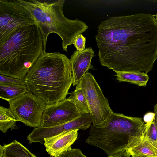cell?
<instances>
[{
  "mask_svg": "<svg viewBox=\"0 0 157 157\" xmlns=\"http://www.w3.org/2000/svg\"><path fill=\"white\" fill-rule=\"evenodd\" d=\"M78 130L63 132L55 136L45 138L44 143L47 152L50 156L58 157L71 148L77 139Z\"/></svg>",
  "mask_w": 157,
  "mask_h": 157,
  "instance_id": "obj_12",
  "label": "cell"
},
{
  "mask_svg": "<svg viewBox=\"0 0 157 157\" xmlns=\"http://www.w3.org/2000/svg\"><path fill=\"white\" fill-rule=\"evenodd\" d=\"M17 119L9 108L0 106V130L2 132L6 133L9 129H17Z\"/></svg>",
  "mask_w": 157,
  "mask_h": 157,
  "instance_id": "obj_17",
  "label": "cell"
},
{
  "mask_svg": "<svg viewBox=\"0 0 157 157\" xmlns=\"http://www.w3.org/2000/svg\"><path fill=\"white\" fill-rule=\"evenodd\" d=\"M29 92L46 105L66 98L73 83L70 60L58 52H43L24 78Z\"/></svg>",
  "mask_w": 157,
  "mask_h": 157,
  "instance_id": "obj_2",
  "label": "cell"
},
{
  "mask_svg": "<svg viewBox=\"0 0 157 157\" xmlns=\"http://www.w3.org/2000/svg\"><path fill=\"white\" fill-rule=\"evenodd\" d=\"M130 156L126 150H123L114 155H108V157H130Z\"/></svg>",
  "mask_w": 157,
  "mask_h": 157,
  "instance_id": "obj_23",
  "label": "cell"
},
{
  "mask_svg": "<svg viewBox=\"0 0 157 157\" xmlns=\"http://www.w3.org/2000/svg\"><path fill=\"white\" fill-rule=\"evenodd\" d=\"M0 157H2V156H0Z\"/></svg>",
  "mask_w": 157,
  "mask_h": 157,
  "instance_id": "obj_30",
  "label": "cell"
},
{
  "mask_svg": "<svg viewBox=\"0 0 157 157\" xmlns=\"http://www.w3.org/2000/svg\"><path fill=\"white\" fill-rule=\"evenodd\" d=\"M154 118L153 122L157 127V103L154 107Z\"/></svg>",
  "mask_w": 157,
  "mask_h": 157,
  "instance_id": "obj_25",
  "label": "cell"
},
{
  "mask_svg": "<svg viewBox=\"0 0 157 157\" xmlns=\"http://www.w3.org/2000/svg\"><path fill=\"white\" fill-rule=\"evenodd\" d=\"M92 121L89 113L82 114L78 117L67 123L48 127L40 126L34 129L27 136L29 144L39 142L43 144L45 138L52 137L64 132L80 129L86 130Z\"/></svg>",
  "mask_w": 157,
  "mask_h": 157,
  "instance_id": "obj_10",
  "label": "cell"
},
{
  "mask_svg": "<svg viewBox=\"0 0 157 157\" xmlns=\"http://www.w3.org/2000/svg\"></svg>",
  "mask_w": 157,
  "mask_h": 157,
  "instance_id": "obj_28",
  "label": "cell"
},
{
  "mask_svg": "<svg viewBox=\"0 0 157 157\" xmlns=\"http://www.w3.org/2000/svg\"><path fill=\"white\" fill-rule=\"evenodd\" d=\"M35 25L31 12L18 0H0V44L16 30Z\"/></svg>",
  "mask_w": 157,
  "mask_h": 157,
  "instance_id": "obj_6",
  "label": "cell"
},
{
  "mask_svg": "<svg viewBox=\"0 0 157 157\" xmlns=\"http://www.w3.org/2000/svg\"><path fill=\"white\" fill-rule=\"evenodd\" d=\"M0 156L3 157H36L16 140L8 144L0 145Z\"/></svg>",
  "mask_w": 157,
  "mask_h": 157,
  "instance_id": "obj_14",
  "label": "cell"
},
{
  "mask_svg": "<svg viewBox=\"0 0 157 157\" xmlns=\"http://www.w3.org/2000/svg\"><path fill=\"white\" fill-rule=\"evenodd\" d=\"M155 17H156L155 18L156 19V20H157V14L155 15Z\"/></svg>",
  "mask_w": 157,
  "mask_h": 157,
  "instance_id": "obj_27",
  "label": "cell"
},
{
  "mask_svg": "<svg viewBox=\"0 0 157 157\" xmlns=\"http://www.w3.org/2000/svg\"><path fill=\"white\" fill-rule=\"evenodd\" d=\"M126 150L132 157H157L154 147L144 131L141 136L132 139Z\"/></svg>",
  "mask_w": 157,
  "mask_h": 157,
  "instance_id": "obj_13",
  "label": "cell"
},
{
  "mask_svg": "<svg viewBox=\"0 0 157 157\" xmlns=\"http://www.w3.org/2000/svg\"><path fill=\"white\" fill-rule=\"evenodd\" d=\"M154 118V113H149L146 114L144 117V120L146 123L153 121Z\"/></svg>",
  "mask_w": 157,
  "mask_h": 157,
  "instance_id": "obj_24",
  "label": "cell"
},
{
  "mask_svg": "<svg viewBox=\"0 0 157 157\" xmlns=\"http://www.w3.org/2000/svg\"><path fill=\"white\" fill-rule=\"evenodd\" d=\"M0 84L6 85H26L24 79L0 74Z\"/></svg>",
  "mask_w": 157,
  "mask_h": 157,
  "instance_id": "obj_20",
  "label": "cell"
},
{
  "mask_svg": "<svg viewBox=\"0 0 157 157\" xmlns=\"http://www.w3.org/2000/svg\"><path fill=\"white\" fill-rule=\"evenodd\" d=\"M8 102L9 108L17 121L35 128L41 126L47 105L40 98L28 91Z\"/></svg>",
  "mask_w": 157,
  "mask_h": 157,
  "instance_id": "obj_8",
  "label": "cell"
},
{
  "mask_svg": "<svg viewBox=\"0 0 157 157\" xmlns=\"http://www.w3.org/2000/svg\"><path fill=\"white\" fill-rule=\"evenodd\" d=\"M85 95L92 125H104L113 113L94 76L88 71L79 83Z\"/></svg>",
  "mask_w": 157,
  "mask_h": 157,
  "instance_id": "obj_7",
  "label": "cell"
},
{
  "mask_svg": "<svg viewBox=\"0 0 157 157\" xmlns=\"http://www.w3.org/2000/svg\"><path fill=\"white\" fill-rule=\"evenodd\" d=\"M49 157H53L50 156Z\"/></svg>",
  "mask_w": 157,
  "mask_h": 157,
  "instance_id": "obj_29",
  "label": "cell"
},
{
  "mask_svg": "<svg viewBox=\"0 0 157 157\" xmlns=\"http://www.w3.org/2000/svg\"><path fill=\"white\" fill-rule=\"evenodd\" d=\"M95 36L99 62L116 72L147 73L157 59V20L140 13L113 16L102 22Z\"/></svg>",
  "mask_w": 157,
  "mask_h": 157,
  "instance_id": "obj_1",
  "label": "cell"
},
{
  "mask_svg": "<svg viewBox=\"0 0 157 157\" xmlns=\"http://www.w3.org/2000/svg\"><path fill=\"white\" fill-rule=\"evenodd\" d=\"M28 91L26 85L0 84V98L8 102L15 99Z\"/></svg>",
  "mask_w": 157,
  "mask_h": 157,
  "instance_id": "obj_15",
  "label": "cell"
},
{
  "mask_svg": "<svg viewBox=\"0 0 157 157\" xmlns=\"http://www.w3.org/2000/svg\"><path fill=\"white\" fill-rule=\"evenodd\" d=\"M44 52L43 37L37 25L16 30L0 44V74L24 79Z\"/></svg>",
  "mask_w": 157,
  "mask_h": 157,
  "instance_id": "obj_3",
  "label": "cell"
},
{
  "mask_svg": "<svg viewBox=\"0 0 157 157\" xmlns=\"http://www.w3.org/2000/svg\"><path fill=\"white\" fill-rule=\"evenodd\" d=\"M18 0L30 11L37 22L43 37L44 52L51 33H55L61 38L63 50L67 52V47L73 44L75 37L88 29L82 21L65 17L63 9L65 0Z\"/></svg>",
  "mask_w": 157,
  "mask_h": 157,
  "instance_id": "obj_4",
  "label": "cell"
},
{
  "mask_svg": "<svg viewBox=\"0 0 157 157\" xmlns=\"http://www.w3.org/2000/svg\"><path fill=\"white\" fill-rule=\"evenodd\" d=\"M153 146L154 147L155 151H156V153L157 154V144H153Z\"/></svg>",
  "mask_w": 157,
  "mask_h": 157,
  "instance_id": "obj_26",
  "label": "cell"
},
{
  "mask_svg": "<svg viewBox=\"0 0 157 157\" xmlns=\"http://www.w3.org/2000/svg\"><path fill=\"white\" fill-rule=\"evenodd\" d=\"M70 94L68 98L73 101L80 112L81 114L89 113L86 98L79 83L76 85L75 90Z\"/></svg>",
  "mask_w": 157,
  "mask_h": 157,
  "instance_id": "obj_18",
  "label": "cell"
},
{
  "mask_svg": "<svg viewBox=\"0 0 157 157\" xmlns=\"http://www.w3.org/2000/svg\"><path fill=\"white\" fill-rule=\"evenodd\" d=\"M58 157H87L79 149H69Z\"/></svg>",
  "mask_w": 157,
  "mask_h": 157,
  "instance_id": "obj_22",
  "label": "cell"
},
{
  "mask_svg": "<svg viewBox=\"0 0 157 157\" xmlns=\"http://www.w3.org/2000/svg\"><path fill=\"white\" fill-rule=\"evenodd\" d=\"M144 132L148 140L151 143L157 144V127L153 121L146 123Z\"/></svg>",
  "mask_w": 157,
  "mask_h": 157,
  "instance_id": "obj_19",
  "label": "cell"
},
{
  "mask_svg": "<svg viewBox=\"0 0 157 157\" xmlns=\"http://www.w3.org/2000/svg\"><path fill=\"white\" fill-rule=\"evenodd\" d=\"M94 52L92 48L89 47L82 51L76 50L71 56L70 60L73 78V86L79 83L89 70L94 69L91 61L94 56Z\"/></svg>",
  "mask_w": 157,
  "mask_h": 157,
  "instance_id": "obj_11",
  "label": "cell"
},
{
  "mask_svg": "<svg viewBox=\"0 0 157 157\" xmlns=\"http://www.w3.org/2000/svg\"><path fill=\"white\" fill-rule=\"evenodd\" d=\"M117 79L120 82H126L145 86L148 80L147 73L144 72H116Z\"/></svg>",
  "mask_w": 157,
  "mask_h": 157,
  "instance_id": "obj_16",
  "label": "cell"
},
{
  "mask_svg": "<svg viewBox=\"0 0 157 157\" xmlns=\"http://www.w3.org/2000/svg\"><path fill=\"white\" fill-rule=\"evenodd\" d=\"M81 114L73 101L68 98L46 105L41 126L48 127L60 125L75 119Z\"/></svg>",
  "mask_w": 157,
  "mask_h": 157,
  "instance_id": "obj_9",
  "label": "cell"
},
{
  "mask_svg": "<svg viewBox=\"0 0 157 157\" xmlns=\"http://www.w3.org/2000/svg\"><path fill=\"white\" fill-rule=\"evenodd\" d=\"M86 38L82 34L78 35L75 38L73 44L76 50L82 51L85 49Z\"/></svg>",
  "mask_w": 157,
  "mask_h": 157,
  "instance_id": "obj_21",
  "label": "cell"
},
{
  "mask_svg": "<svg viewBox=\"0 0 157 157\" xmlns=\"http://www.w3.org/2000/svg\"><path fill=\"white\" fill-rule=\"evenodd\" d=\"M146 126L141 118L113 113L104 125L92 126L85 142L108 155H113L126 150L132 138L143 134Z\"/></svg>",
  "mask_w": 157,
  "mask_h": 157,
  "instance_id": "obj_5",
  "label": "cell"
}]
</instances>
